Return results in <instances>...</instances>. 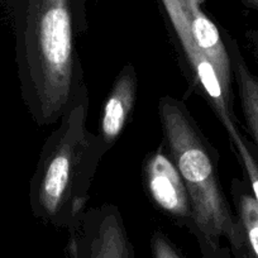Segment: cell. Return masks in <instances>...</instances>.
<instances>
[{"label": "cell", "mask_w": 258, "mask_h": 258, "mask_svg": "<svg viewBox=\"0 0 258 258\" xmlns=\"http://www.w3.org/2000/svg\"><path fill=\"white\" fill-rule=\"evenodd\" d=\"M14 36L26 106L41 125L56 123L85 84L74 44L71 0H22Z\"/></svg>", "instance_id": "obj_1"}, {"label": "cell", "mask_w": 258, "mask_h": 258, "mask_svg": "<svg viewBox=\"0 0 258 258\" xmlns=\"http://www.w3.org/2000/svg\"><path fill=\"white\" fill-rule=\"evenodd\" d=\"M88 88L84 84L47 138L29 186V203L38 219L70 225L89 199L91 180L105 152L100 137L86 125Z\"/></svg>", "instance_id": "obj_2"}, {"label": "cell", "mask_w": 258, "mask_h": 258, "mask_svg": "<svg viewBox=\"0 0 258 258\" xmlns=\"http://www.w3.org/2000/svg\"><path fill=\"white\" fill-rule=\"evenodd\" d=\"M158 111L172 161L187 190L192 222L212 244L227 238L240 247V225L230 212L207 143L185 106L163 98Z\"/></svg>", "instance_id": "obj_3"}, {"label": "cell", "mask_w": 258, "mask_h": 258, "mask_svg": "<svg viewBox=\"0 0 258 258\" xmlns=\"http://www.w3.org/2000/svg\"><path fill=\"white\" fill-rule=\"evenodd\" d=\"M162 3L170 17L173 29L180 39L182 51L190 63L191 70L202 88L203 94L208 99L212 108L217 113L218 118L224 125L225 131L228 132L232 128L237 126L234 120V113H233L232 100L228 98L223 89L222 81H220L214 64L203 52V49L200 48L191 33L187 14H186L185 2L183 0H162Z\"/></svg>", "instance_id": "obj_4"}, {"label": "cell", "mask_w": 258, "mask_h": 258, "mask_svg": "<svg viewBox=\"0 0 258 258\" xmlns=\"http://www.w3.org/2000/svg\"><path fill=\"white\" fill-rule=\"evenodd\" d=\"M146 182L153 202L175 218H191L190 199L175 162L162 148L148 157L145 167Z\"/></svg>", "instance_id": "obj_5"}, {"label": "cell", "mask_w": 258, "mask_h": 258, "mask_svg": "<svg viewBox=\"0 0 258 258\" xmlns=\"http://www.w3.org/2000/svg\"><path fill=\"white\" fill-rule=\"evenodd\" d=\"M183 2H185L191 33L203 52L214 64L225 94L230 100H233V71L227 43L223 41L217 26L202 11L200 0H183Z\"/></svg>", "instance_id": "obj_6"}, {"label": "cell", "mask_w": 258, "mask_h": 258, "mask_svg": "<svg viewBox=\"0 0 258 258\" xmlns=\"http://www.w3.org/2000/svg\"><path fill=\"white\" fill-rule=\"evenodd\" d=\"M137 95V75L128 64L116 76L110 94L103 108L100 121V140L105 150L118 140L132 113Z\"/></svg>", "instance_id": "obj_7"}, {"label": "cell", "mask_w": 258, "mask_h": 258, "mask_svg": "<svg viewBox=\"0 0 258 258\" xmlns=\"http://www.w3.org/2000/svg\"><path fill=\"white\" fill-rule=\"evenodd\" d=\"M90 214L94 234L89 258H133L132 247L118 210L113 207H104L94 209Z\"/></svg>", "instance_id": "obj_8"}, {"label": "cell", "mask_w": 258, "mask_h": 258, "mask_svg": "<svg viewBox=\"0 0 258 258\" xmlns=\"http://www.w3.org/2000/svg\"><path fill=\"white\" fill-rule=\"evenodd\" d=\"M232 63L233 80L238 88L243 115L248 131L258 148V78L249 70L247 62L243 58L238 44L229 41L227 44Z\"/></svg>", "instance_id": "obj_9"}, {"label": "cell", "mask_w": 258, "mask_h": 258, "mask_svg": "<svg viewBox=\"0 0 258 258\" xmlns=\"http://www.w3.org/2000/svg\"><path fill=\"white\" fill-rule=\"evenodd\" d=\"M238 209L243 244L247 247L249 258H258V204L254 197L243 194Z\"/></svg>", "instance_id": "obj_10"}, {"label": "cell", "mask_w": 258, "mask_h": 258, "mask_svg": "<svg viewBox=\"0 0 258 258\" xmlns=\"http://www.w3.org/2000/svg\"><path fill=\"white\" fill-rule=\"evenodd\" d=\"M151 245H152V253L155 258H181L172 243L162 233H156L153 235Z\"/></svg>", "instance_id": "obj_11"}, {"label": "cell", "mask_w": 258, "mask_h": 258, "mask_svg": "<svg viewBox=\"0 0 258 258\" xmlns=\"http://www.w3.org/2000/svg\"><path fill=\"white\" fill-rule=\"evenodd\" d=\"M252 39H253V43H254V49H255V52H257V57H258V29L254 32V33H253Z\"/></svg>", "instance_id": "obj_12"}, {"label": "cell", "mask_w": 258, "mask_h": 258, "mask_svg": "<svg viewBox=\"0 0 258 258\" xmlns=\"http://www.w3.org/2000/svg\"><path fill=\"white\" fill-rule=\"evenodd\" d=\"M244 2L249 4V6L254 7V8L258 9V0H244Z\"/></svg>", "instance_id": "obj_13"}]
</instances>
